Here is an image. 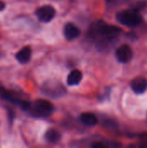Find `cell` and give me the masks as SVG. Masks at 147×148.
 <instances>
[{
    "label": "cell",
    "instance_id": "cell-1",
    "mask_svg": "<svg viewBox=\"0 0 147 148\" xmlns=\"http://www.w3.org/2000/svg\"><path fill=\"white\" fill-rule=\"evenodd\" d=\"M34 117H48L53 111L54 107L51 102L46 100H36V101L29 103L28 108L25 110Z\"/></svg>",
    "mask_w": 147,
    "mask_h": 148
},
{
    "label": "cell",
    "instance_id": "cell-2",
    "mask_svg": "<svg viewBox=\"0 0 147 148\" xmlns=\"http://www.w3.org/2000/svg\"><path fill=\"white\" fill-rule=\"evenodd\" d=\"M92 32L95 35L101 36L105 41H108L119 36V34L121 32V29L117 26L109 25L106 23L101 22L94 26Z\"/></svg>",
    "mask_w": 147,
    "mask_h": 148
},
{
    "label": "cell",
    "instance_id": "cell-3",
    "mask_svg": "<svg viewBox=\"0 0 147 148\" xmlns=\"http://www.w3.org/2000/svg\"><path fill=\"white\" fill-rule=\"evenodd\" d=\"M116 18L119 23L127 27H136L142 22V17L139 13L133 10L119 12L116 16Z\"/></svg>",
    "mask_w": 147,
    "mask_h": 148
},
{
    "label": "cell",
    "instance_id": "cell-4",
    "mask_svg": "<svg viewBox=\"0 0 147 148\" xmlns=\"http://www.w3.org/2000/svg\"><path fill=\"white\" fill-rule=\"evenodd\" d=\"M42 92L44 95L49 97L58 98L65 94L66 89L58 82L52 81V82H48L42 86Z\"/></svg>",
    "mask_w": 147,
    "mask_h": 148
},
{
    "label": "cell",
    "instance_id": "cell-5",
    "mask_svg": "<svg viewBox=\"0 0 147 148\" xmlns=\"http://www.w3.org/2000/svg\"><path fill=\"white\" fill-rule=\"evenodd\" d=\"M36 15L41 22L49 23L55 17V10L51 5H43L36 10Z\"/></svg>",
    "mask_w": 147,
    "mask_h": 148
},
{
    "label": "cell",
    "instance_id": "cell-6",
    "mask_svg": "<svg viewBox=\"0 0 147 148\" xmlns=\"http://www.w3.org/2000/svg\"><path fill=\"white\" fill-rule=\"evenodd\" d=\"M116 58L119 62L126 63L132 60L133 56V49H131L130 46L128 45H122L120 46L117 50H116Z\"/></svg>",
    "mask_w": 147,
    "mask_h": 148
},
{
    "label": "cell",
    "instance_id": "cell-7",
    "mask_svg": "<svg viewBox=\"0 0 147 148\" xmlns=\"http://www.w3.org/2000/svg\"><path fill=\"white\" fill-rule=\"evenodd\" d=\"M63 34H64V36H65L66 39L71 41V40L76 39L77 37L80 36V35H81V30H80V29H79L77 26H75L74 23H67V24L64 26Z\"/></svg>",
    "mask_w": 147,
    "mask_h": 148
},
{
    "label": "cell",
    "instance_id": "cell-8",
    "mask_svg": "<svg viewBox=\"0 0 147 148\" xmlns=\"http://www.w3.org/2000/svg\"><path fill=\"white\" fill-rule=\"evenodd\" d=\"M131 88L134 93L139 95L147 90V80L145 78H136L131 83Z\"/></svg>",
    "mask_w": 147,
    "mask_h": 148
},
{
    "label": "cell",
    "instance_id": "cell-9",
    "mask_svg": "<svg viewBox=\"0 0 147 148\" xmlns=\"http://www.w3.org/2000/svg\"><path fill=\"white\" fill-rule=\"evenodd\" d=\"M31 58V49L29 46L22 48L16 54V59L22 64H26L30 61Z\"/></svg>",
    "mask_w": 147,
    "mask_h": 148
},
{
    "label": "cell",
    "instance_id": "cell-10",
    "mask_svg": "<svg viewBox=\"0 0 147 148\" xmlns=\"http://www.w3.org/2000/svg\"><path fill=\"white\" fill-rule=\"evenodd\" d=\"M44 138L45 140L49 142V143H57L61 140L62 139V135L61 134L56 130V129H54V128H50L49 129L46 133H45V135H44Z\"/></svg>",
    "mask_w": 147,
    "mask_h": 148
},
{
    "label": "cell",
    "instance_id": "cell-11",
    "mask_svg": "<svg viewBox=\"0 0 147 148\" xmlns=\"http://www.w3.org/2000/svg\"><path fill=\"white\" fill-rule=\"evenodd\" d=\"M81 79H82L81 72L78 69H75L69 73V75L68 76L67 82L69 86H75L81 82Z\"/></svg>",
    "mask_w": 147,
    "mask_h": 148
},
{
    "label": "cell",
    "instance_id": "cell-12",
    "mask_svg": "<svg viewBox=\"0 0 147 148\" xmlns=\"http://www.w3.org/2000/svg\"><path fill=\"white\" fill-rule=\"evenodd\" d=\"M81 121L83 124L88 127H94L98 123V118L92 113H83L81 115Z\"/></svg>",
    "mask_w": 147,
    "mask_h": 148
},
{
    "label": "cell",
    "instance_id": "cell-13",
    "mask_svg": "<svg viewBox=\"0 0 147 148\" xmlns=\"http://www.w3.org/2000/svg\"><path fill=\"white\" fill-rule=\"evenodd\" d=\"M146 6V1H138L136 2V3L132 7L131 10H134V11H137V12H139L141 10H143L145 7Z\"/></svg>",
    "mask_w": 147,
    "mask_h": 148
},
{
    "label": "cell",
    "instance_id": "cell-14",
    "mask_svg": "<svg viewBox=\"0 0 147 148\" xmlns=\"http://www.w3.org/2000/svg\"><path fill=\"white\" fill-rule=\"evenodd\" d=\"M91 147L92 148H105L107 147V146L104 144V143H102V142H94V143H93L92 145H91Z\"/></svg>",
    "mask_w": 147,
    "mask_h": 148
},
{
    "label": "cell",
    "instance_id": "cell-15",
    "mask_svg": "<svg viewBox=\"0 0 147 148\" xmlns=\"http://www.w3.org/2000/svg\"><path fill=\"white\" fill-rule=\"evenodd\" d=\"M125 1L126 0H107V3L111 5H118L120 3H122Z\"/></svg>",
    "mask_w": 147,
    "mask_h": 148
},
{
    "label": "cell",
    "instance_id": "cell-16",
    "mask_svg": "<svg viewBox=\"0 0 147 148\" xmlns=\"http://www.w3.org/2000/svg\"><path fill=\"white\" fill-rule=\"evenodd\" d=\"M4 8H5V3H4L3 1H1V0H0V11H1V10H3Z\"/></svg>",
    "mask_w": 147,
    "mask_h": 148
},
{
    "label": "cell",
    "instance_id": "cell-17",
    "mask_svg": "<svg viewBox=\"0 0 147 148\" xmlns=\"http://www.w3.org/2000/svg\"><path fill=\"white\" fill-rule=\"evenodd\" d=\"M142 138H143V139H145V140H146V143H147V134H144V135L142 136Z\"/></svg>",
    "mask_w": 147,
    "mask_h": 148
}]
</instances>
